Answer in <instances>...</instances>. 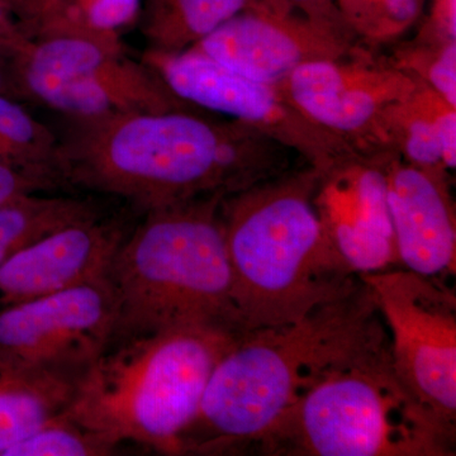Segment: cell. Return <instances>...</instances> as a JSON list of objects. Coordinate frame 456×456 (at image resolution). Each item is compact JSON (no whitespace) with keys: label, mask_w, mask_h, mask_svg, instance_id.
I'll return each mask as SVG.
<instances>
[{"label":"cell","mask_w":456,"mask_h":456,"mask_svg":"<svg viewBox=\"0 0 456 456\" xmlns=\"http://www.w3.org/2000/svg\"><path fill=\"white\" fill-rule=\"evenodd\" d=\"M441 13L448 20L449 31L452 33V37H455V7L456 0H439Z\"/></svg>","instance_id":"obj_30"},{"label":"cell","mask_w":456,"mask_h":456,"mask_svg":"<svg viewBox=\"0 0 456 456\" xmlns=\"http://www.w3.org/2000/svg\"><path fill=\"white\" fill-rule=\"evenodd\" d=\"M290 2L307 3V2H312V0H290Z\"/></svg>","instance_id":"obj_31"},{"label":"cell","mask_w":456,"mask_h":456,"mask_svg":"<svg viewBox=\"0 0 456 456\" xmlns=\"http://www.w3.org/2000/svg\"><path fill=\"white\" fill-rule=\"evenodd\" d=\"M61 184L122 198L143 213L256 185L237 132L183 110L66 118Z\"/></svg>","instance_id":"obj_2"},{"label":"cell","mask_w":456,"mask_h":456,"mask_svg":"<svg viewBox=\"0 0 456 456\" xmlns=\"http://www.w3.org/2000/svg\"><path fill=\"white\" fill-rule=\"evenodd\" d=\"M439 136L441 160L449 169L456 167V112L455 108L449 107L445 112L434 118Z\"/></svg>","instance_id":"obj_26"},{"label":"cell","mask_w":456,"mask_h":456,"mask_svg":"<svg viewBox=\"0 0 456 456\" xmlns=\"http://www.w3.org/2000/svg\"><path fill=\"white\" fill-rule=\"evenodd\" d=\"M312 175L222 200L233 297L245 331L292 323L351 289L359 275L336 253Z\"/></svg>","instance_id":"obj_4"},{"label":"cell","mask_w":456,"mask_h":456,"mask_svg":"<svg viewBox=\"0 0 456 456\" xmlns=\"http://www.w3.org/2000/svg\"><path fill=\"white\" fill-rule=\"evenodd\" d=\"M387 182L399 266L425 277L454 275V209L437 171L399 167Z\"/></svg>","instance_id":"obj_12"},{"label":"cell","mask_w":456,"mask_h":456,"mask_svg":"<svg viewBox=\"0 0 456 456\" xmlns=\"http://www.w3.org/2000/svg\"><path fill=\"white\" fill-rule=\"evenodd\" d=\"M294 103L312 119L340 131H355L377 113L379 99L326 60H307L287 77Z\"/></svg>","instance_id":"obj_15"},{"label":"cell","mask_w":456,"mask_h":456,"mask_svg":"<svg viewBox=\"0 0 456 456\" xmlns=\"http://www.w3.org/2000/svg\"><path fill=\"white\" fill-rule=\"evenodd\" d=\"M191 47L272 86L307 61L299 36L281 20L259 13L237 14Z\"/></svg>","instance_id":"obj_14"},{"label":"cell","mask_w":456,"mask_h":456,"mask_svg":"<svg viewBox=\"0 0 456 456\" xmlns=\"http://www.w3.org/2000/svg\"><path fill=\"white\" fill-rule=\"evenodd\" d=\"M90 27L102 35L119 38V29L136 17L140 0H77Z\"/></svg>","instance_id":"obj_22"},{"label":"cell","mask_w":456,"mask_h":456,"mask_svg":"<svg viewBox=\"0 0 456 456\" xmlns=\"http://www.w3.org/2000/svg\"><path fill=\"white\" fill-rule=\"evenodd\" d=\"M387 13L397 23H410L419 11V0H380Z\"/></svg>","instance_id":"obj_27"},{"label":"cell","mask_w":456,"mask_h":456,"mask_svg":"<svg viewBox=\"0 0 456 456\" xmlns=\"http://www.w3.org/2000/svg\"><path fill=\"white\" fill-rule=\"evenodd\" d=\"M455 431L393 370L389 344L325 375L253 445L264 455L450 456Z\"/></svg>","instance_id":"obj_6"},{"label":"cell","mask_w":456,"mask_h":456,"mask_svg":"<svg viewBox=\"0 0 456 456\" xmlns=\"http://www.w3.org/2000/svg\"><path fill=\"white\" fill-rule=\"evenodd\" d=\"M406 151L415 167L437 171L441 160V147L434 119L417 118L408 127Z\"/></svg>","instance_id":"obj_23"},{"label":"cell","mask_w":456,"mask_h":456,"mask_svg":"<svg viewBox=\"0 0 456 456\" xmlns=\"http://www.w3.org/2000/svg\"><path fill=\"white\" fill-rule=\"evenodd\" d=\"M12 51L13 47L0 44V93L16 98L12 75Z\"/></svg>","instance_id":"obj_29"},{"label":"cell","mask_w":456,"mask_h":456,"mask_svg":"<svg viewBox=\"0 0 456 456\" xmlns=\"http://www.w3.org/2000/svg\"><path fill=\"white\" fill-rule=\"evenodd\" d=\"M2 3L27 40L86 37L107 44L122 42L94 31L75 0H2Z\"/></svg>","instance_id":"obj_20"},{"label":"cell","mask_w":456,"mask_h":456,"mask_svg":"<svg viewBox=\"0 0 456 456\" xmlns=\"http://www.w3.org/2000/svg\"><path fill=\"white\" fill-rule=\"evenodd\" d=\"M56 187L59 183L49 176L0 163V204L23 194L51 191Z\"/></svg>","instance_id":"obj_24"},{"label":"cell","mask_w":456,"mask_h":456,"mask_svg":"<svg viewBox=\"0 0 456 456\" xmlns=\"http://www.w3.org/2000/svg\"><path fill=\"white\" fill-rule=\"evenodd\" d=\"M25 40L27 38L14 25L12 18L9 17L8 12L5 11L2 0H0V44L17 49Z\"/></svg>","instance_id":"obj_28"},{"label":"cell","mask_w":456,"mask_h":456,"mask_svg":"<svg viewBox=\"0 0 456 456\" xmlns=\"http://www.w3.org/2000/svg\"><path fill=\"white\" fill-rule=\"evenodd\" d=\"M387 344L388 331L360 277L301 320L244 332L216 365L179 455L248 449L318 380Z\"/></svg>","instance_id":"obj_1"},{"label":"cell","mask_w":456,"mask_h":456,"mask_svg":"<svg viewBox=\"0 0 456 456\" xmlns=\"http://www.w3.org/2000/svg\"><path fill=\"white\" fill-rule=\"evenodd\" d=\"M12 75L18 101L35 102L65 118L185 108L160 75L123 44L86 37L26 40L12 53Z\"/></svg>","instance_id":"obj_7"},{"label":"cell","mask_w":456,"mask_h":456,"mask_svg":"<svg viewBox=\"0 0 456 456\" xmlns=\"http://www.w3.org/2000/svg\"><path fill=\"white\" fill-rule=\"evenodd\" d=\"M118 446L61 411L8 449L4 456H104L113 454Z\"/></svg>","instance_id":"obj_21"},{"label":"cell","mask_w":456,"mask_h":456,"mask_svg":"<svg viewBox=\"0 0 456 456\" xmlns=\"http://www.w3.org/2000/svg\"><path fill=\"white\" fill-rule=\"evenodd\" d=\"M142 59L185 103L250 123L275 121L281 114L272 86L255 82L193 47L169 53L146 51Z\"/></svg>","instance_id":"obj_13"},{"label":"cell","mask_w":456,"mask_h":456,"mask_svg":"<svg viewBox=\"0 0 456 456\" xmlns=\"http://www.w3.org/2000/svg\"><path fill=\"white\" fill-rule=\"evenodd\" d=\"M240 335L187 327L114 344L80 378L64 412L118 445L179 455L216 365Z\"/></svg>","instance_id":"obj_5"},{"label":"cell","mask_w":456,"mask_h":456,"mask_svg":"<svg viewBox=\"0 0 456 456\" xmlns=\"http://www.w3.org/2000/svg\"><path fill=\"white\" fill-rule=\"evenodd\" d=\"M114 322L116 299L104 278L0 307V354L77 386L106 351Z\"/></svg>","instance_id":"obj_9"},{"label":"cell","mask_w":456,"mask_h":456,"mask_svg":"<svg viewBox=\"0 0 456 456\" xmlns=\"http://www.w3.org/2000/svg\"><path fill=\"white\" fill-rule=\"evenodd\" d=\"M248 5V0H149L141 23L147 51L187 50Z\"/></svg>","instance_id":"obj_17"},{"label":"cell","mask_w":456,"mask_h":456,"mask_svg":"<svg viewBox=\"0 0 456 456\" xmlns=\"http://www.w3.org/2000/svg\"><path fill=\"white\" fill-rule=\"evenodd\" d=\"M388 330L393 370L437 421L455 431L456 296L444 279L404 268L359 275Z\"/></svg>","instance_id":"obj_8"},{"label":"cell","mask_w":456,"mask_h":456,"mask_svg":"<svg viewBox=\"0 0 456 456\" xmlns=\"http://www.w3.org/2000/svg\"><path fill=\"white\" fill-rule=\"evenodd\" d=\"M128 232L122 221L99 215L42 237L0 266V307L107 278Z\"/></svg>","instance_id":"obj_10"},{"label":"cell","mask_w":456,"mask_h":456,"mask_svg":"<svg viewBox=\"0 0 456 456\" xmlns=\"http://www.w3.org/2000/svg\"><path fill=\"white\" fill-rule=\"evenodd\" d=\"M59 134L36 118L16 98L0 93V163L55 180Z\"/></svg>","instance_id":"obj_19"},{"label":"cell","mask_w":456,"mask_h":456,"mask_svg":"<svg viewBox=\"0 0 456 456\" xmlns=\"http://www.w3.org/2000/svg\"><path fill=\"white\" fill-rule=\"evenodd\" d=\"M321 220L330 241L355 275L399 266L387 173L362 167L338 174L321 194Z\"/></svg>","instance_id":"obj_11"},{"label":"cell","mask_w":456,"mask_h":456,"mask_svg":"<svg viewBox=\"0 0 456 456\" xmlns=\"http://www.w3.org/2000/svg\"><path fill=\"white\" fill-rule=\"evenodd\" d=\"M74 384L20 367L0 354V456L70 403Z\"/></svg>","instance_id":"obj_16"},{"label":"cell","mask_w":456,"mask_h":456,"mask_svg":"<svg viewBox=\"0 0 456 456\" xmlns=\"http://www.w3.org/2000/svg\"><path fill=\"white\" fill-rule=\"evenodd\" d=\"M430 82L448 106L456 107V45L455 40L444 47L430 69Z\"/></svg>","instance_id":"obj_25"},{"label":"cell","mask_w":456,"mask_h":456,"mask_svg":"<svg viewBox=\"0 0 456 456\" xmlns=\"http://www.w3.org/2000/svg\"><path fill=\"white\" fill-rule=\"evenodd\" d=\"M42 193L23 194L0 204V266L53 231L102 215L93 200Z\"/></svg>","instance_id":"obj_18"},{"label":"cell","mask_w":456,"mask_h":456,"mask_svg":"<svg viewBox=\"0 0 456 456\" xmlns=\"http://www.w3.org/2000/svg\"><path fill=\"white\" fill-rule=\"evenodd\" d=\"M222 197L145 213L108 270L116 322L108 347L174 329L246 332L233 297Z\"/></svg>","instance_id":"obj_3"}]
</instances>
